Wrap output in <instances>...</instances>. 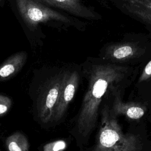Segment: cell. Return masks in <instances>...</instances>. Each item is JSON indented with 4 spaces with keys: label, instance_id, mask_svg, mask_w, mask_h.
Wrapping results in <instances>:
<instances>
[{
    "label": "cell",
    "instance_id": "6da1fadb",
    "mask_svg": "<svg viewBox=\"0 0 151 151\" xmlns=\"http://www.w3.org/2000/svg\"><path fill=\"white\" fill-rule=\"evenodd\" d=\"M139 65L106 62L99 57L87 61L83 73L87 88L76 118L73 134L80 148L87 146L98 123L101 107L115 91L126 90L135 80Z\"/></svg>",
    "mask_w": 151,
    "mask_h": 151
},
{
    "label": "cell",
    "instance_id": "7a4b0ae2",
    "mask_svg": "<svg viewBox=\"0 0 151 151\" xmlns=\"http://www.w3.org/2000/svg\"><path fill=\"white\" fill-rule=\"evenodd\" d=\"M110 99L107 100L101 107L99 129L91 150H143L144 144L139 135L132 133H125L123 131L119 123L118 117L114 115L110 109Z\"/></svg>",
    "mask_w": 151,
    "mask_h": 151
},
{
    "label": "cell",
    "instance_id": "3957f363",
    "mask_svg": "<svg viewBox=\"0 0 151 151\" xmlns=\"http://www.w3.org/2000/svg\"><path fill=\"white\" fill-rule=\"evenodd\" d=\"M142 34H128L123 40L110 42L100 50L99 58L111 63L137 65L151 57V41Z\"/></svg>",
    "mask_w": 151,
    "mask_h": 151
},
{
    "label": "cell",
    "instance_id": "277c9868",
    "mask_svg": "<svg viewBox=\"0 0 151 151\" xmlns=\"http://www.w3.org/2000/svg\"><path fill=\"white\" fill-rule=\"evenodd\" d=\"M18 12L31 28H35L38 24H44L55 27H74L83 31L84 23L79 20L52 9L39 0H15Z\"/></svg>",
    "mask_w": 151,
    "mask_h": 151
},
{
    "label": "cell",
    "instance_id": "5b68a950",
    "mask_svg": "<svg viewBox=\"0 0 151 151\" xmlns=\"http://www.w3.org/2000/svg\"><path fill=\"white\" fill-rule=\"evenodd\" d=\"M67 71L51 77L42 88L37 102V115L42 124L53 123L55 109Z\"/></svg>",
    "mask_w": 151,
    "mask_h": 151
},
{
    "label": "cell",
    "instance_id": "8992f818",
    "mask_svg": "<svg viewBox=\"0 0 151 151\" xmlns=\"http://www.w3.org/2000/svg\"><path fill=\"white\" fill-rule=\"evenodd\" d=\"M123 14L142 24L151 34V0H111Z\"/></svg>",
    "mask_w": 151,
    "mask_h": 151
},
{
    "label": "cell",
    "instance_id": "52a82bcc",
    "mask_svg": "<svg viewBox=\"0 0 151 151\" xmlns=\"http://www.w3.org/2000/svg\"><path fill=\"white\" fill-rule=\"evenodd\" d=\"M125 90L115 91L109 100L110 107L114 115L119 117L124 116L132 120H138L142 119L149 110L147 101H124L122 97Z\"/></svg>",
    "mask_w": 151,
    "mask_h": 151
},
{
    "label": "cell",
    "instance_id": "ba28073f",
    "mask_svg": "<svg viewBox=\"0 0 151 151\" xmlns=\"http://www.w3.org/2000/svg\"><path fill=\"white\" fill-rule=\"evenodd\" d=\"M80 79V74L77 71L67 72L61 89L58 101L55 109L53 122L57 123L64 117L68 105L77 91Z\"/></svg>",
    "mask_w": 151,
    "mask_h": 151
},
{
    "label": "cell",
    "instance_id": "9c48e42d",
    "mask_svg": "<svg viewBox=\"0 0 151 151\" xmlns=\"http://www.w3.org/2000/svg\"><path fill=\"white\" fill-rule=\"evenodd\" d=\"M44 4L60 8L77 17L88 20H100L101 15L86 6L81 0H39Z\"/></svg>",
    "mask_w": 151,
    "mask_h": 151
},
{
    "label": "cell",
    "instance_id": "30bf717a",
    "mask_svg": "<svg viewBox=\"0 0 151 151\" xmlns=\"http://www.w3.org/2000/svg\"><path fill=\"white\" fill-rule=\"evenodd\" d=\"M28 58L25 51H19L11 55L0 65V82L15 76L24 67Z\"/></svg>",
    "mask_w": 151,
    "mask_h": 151
},
{
    "label": "cell",
    "instance_id": "8fae6325",
    "mask_svg": "<svg viewBox=\"0 0 151 151\" xmlns=\"http://www.w3.org/2000/svg\"><path fill=\"white\" fill-rule=\"evenodd\" d=\"M6 149L10 151H27L29 145L27 137L20 132H15L5 140Z\"/></svg>",
    "mask_w": 151,
    "mask_h": 151
},
{
    "label": "cell",
    "instance_id": "7c38bea8",
    "mask_svg": "<svg viewBox=\"0 0 151 151\" xmlns=\"http://www.w3.org/2000/svg\"><path fill=\"white\" fill-rule=\"evenodd\" d=\"M149 83H151V59L143 68L135 84V87L139 90L143 85H146Z\"/></svg>",
    "mask_w": 151,
    "mask_h": 151
},
{
    "label": "cell",
    "instance_id": "4fadbf2b",
    "mask_svg": "<svg viewBox=\"0 0 151 151\" xmlns=\"http://www.w3.org/2000/svg\"><path fill=\"white\" fill-rule=\"evenodd\" d=\"M67 147V143L63 140H58L48 143L43 146L44 151H58L63 150Z\"/></svg>",
    "mask_w": 151,
    "mask_h": 151
},
{
    "label": "cell",
    "instance_id": "5bb4252c",
    "mask_svg": "<svg viewBox=\"0 0 151 151\" xmlns=\"http://www.w3.org/2000/svg\"><path fill=\"white\" fill-rule=\"evenodd\" d=\"M12 100L4 95L0 94V117L5 114L11 108Z\"/></svg>",
    "mask_w": 151,
    "mask_h": 151
},
{
    "label": "cell",
    "instance_id": "9a60e30c",
    "mask_svg": "<svg viewBox=\"0 0 151 151\" xmlns=\"http://www.w3.org/2000/svg\"><path fill=\"white\" fill-rule=\"evenodd\" d=\"M4 3V0H0V6H2Z\"/></svg>",
    "mask_w": 151,
    "mask_h": 151
},
{
    "label": "cell",
    "instance_id": "2e32d148",
    "mask_svg": "<svg viewBox=\"0 0 151 151\" xmlns=\"http://www.w3.org/2000/svg\"><path fill=\"white\" fill-rule=\"evenodd\" d=\"M150 119H151V106H150Z\"/></svg>",
    "mask_w": 151,
    "mask_h": 151
}]
</instances>
